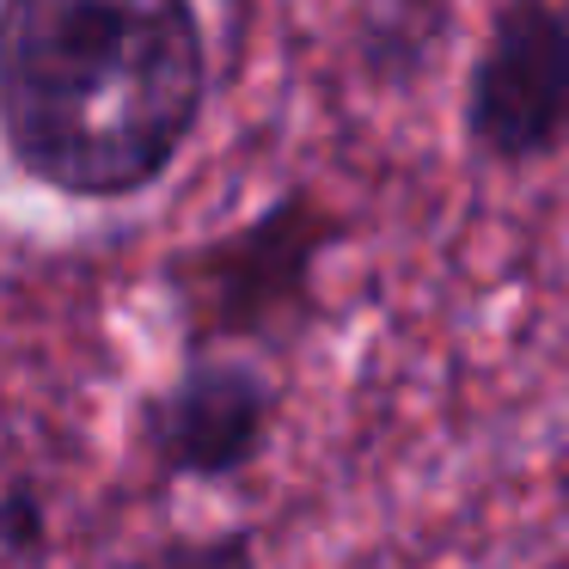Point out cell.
<instances>
[{
	"instance_id": "cell-3",
	"label": "cell",
	"mask_w": 569,
	"mask_h": 569,
	"mask_svg": "<svg viewBox=\"0 0 569 569\" xmlns=\"http://www.w3.org/2000/svg\"><path fill=\"white\" fill-rule=\"evenodd\" d=\"M319 239H325V214L307 197H288L263 221L239 227L233 239L190 251L184 307L202 343H214V337H258L276 319H288V312H307Z\"/></svg>"
},
{
	"instance_id": "cell-2",
	"label": "cell",
	"mask_w": 569,
	"mask_h": 569,
	"mask_svg": "<svg viewBox=\"0 0 569 569\" xmlns=\"http://www.w3.org/2000/svg\"><path fill=\"white\" fill-rule=\"evenodd\" d=\"M466 141L490 166H532L569 141V7L502 0L466 80Z\"/></svg>"
},
{
	"instance_id": "cell-1",
	"label": "cell",
	"mask_w": 569,
	"mask_h": 569,
	"mask_svg": "<svg viewBox=\"0 0 569 569\" xmlns=\"http://www.w3.org/2000/svg\"><path fill=\"white\" fill-rule=\"evenodd\" d=\"M202 99L190 0H0V141L56 197L148 190L197 136Z\"/></svg>"
},
{
	"instance_id": "cell-4",
	"label": "cell",
	"mask_w": 569,
	"mask_h": 569,
	"mask_svg": "<svg viewBox=\"0 0 569 569\" xmlns=\"http://www.w3.org/2000/svg\"><path fill=\"white\" fill-rule=\"evenodd\" d=\"M276 417V386L251 356H190V368L148 398V447L178 478H227L251 466Z\"/></svg>"
},
{
	"instance_id": "cell-5",
	"label": "cell",
	"mask_w": 569,
	"mask_h": 569,
	"mask_svg": "<svg viewBox=\"0 0 569 569\" xmlns=\"http://www.w3.org/2000/svg\"><path fill=\"white\" fill-rule=\"evenodd\" d=\"M141 569H251V539L246 532H221V539H178Z\"/></svg>"
}]
</instances>
